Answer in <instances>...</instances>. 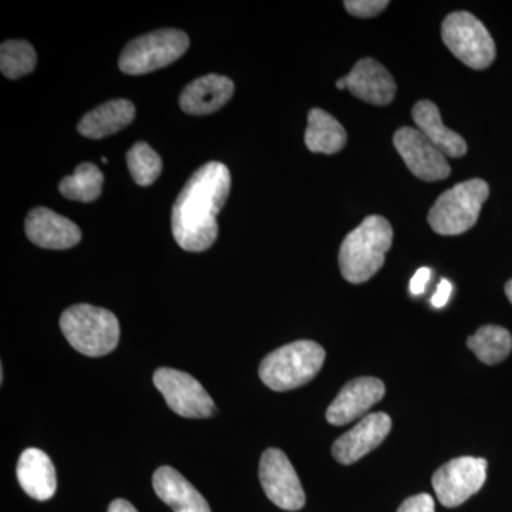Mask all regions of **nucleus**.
I'll return each mask as SVG.
<instances>
[{
	"label": "nucleus",
	"mask_w": 512,
	"mask_h": 512,
	"mask_svg": "<svg viewBox=\"0 0 512 512\" xmlns=\"http://www.w3.org/2000/svg\"><path fill=\"white\" fill-rule=\"evenodd\" d=\"M231 191V173L217 161L191 175L174 202L171 227L177 244L188 252L207 251L218 237L217 217Z\"/></svg>",
	"instance_id": "1"
},
{
	"label": "nucleus",
	"mask_w": 512,
	"mask_h": 512,
	"mask_svg": "<svg viewBox=\"0 0 512 512\" xmlns=\"http://www.w3.org/2000/svg\"><path fill=\"white\" fill-rule=\"evenodd\" d=\"M393 228L386 218L370 215L342 242L339 265L343 278L350 284H363L372 279L384 265L392 247Z\"/></svg>",
	"instance_id": "2"
},
{
	"label": "nucleus",
	"mask_w": 512,
	"mask_h": 512,
	"mask_svg": "<svg viewBox=\"0 0 512 512\" xmlns=\"http://www.w3.org/2000/svg\"><path fill=\"white\" fill-rule=\"evenodd\" d=\"M60 329L67 342L82 355L106 356L119 345V319L99 306L82 303L66 309L60 318Z\"/></svg>",
	"instance_id": "3"
},
{
	"label": "nucleus",
	"mask_w": 512,
	"mask_h": 512,
	"mask_svg": "<svg viewBox=\"0 0 512 512\" xmlns=\"http://www.w3.org/2000/svg\"><path fill=\"white\" fill-rule=\"evenodd\" d=\"M325 349L312 340H298L262 360L259 377L269 389L288 392L311 382L325 363Z\"/></svg>",
	"instance_id": "4"
},
{
	"label": "nucleus",
	"mask_w": 512,
	"mask_h": 512,
	"mask_svg": "<svg viewBox=\"0 0 512 512\" xmlns=\"http://www.w3.org/2000/svg\"><path fill=\"white\" fill-rule=\"evenodd\" d=\"M490 187L480 178L454 185L443 192L429 211L431 229L440 235H460L476 225Z\"/></svg>",
	"instance_id": "5"
},
{
	"label": "nucleus",
	"mask_w": 512,
	"mask_h": 512,
	"mask_svg": "<svg viewBox=\"0 0 512 512\" xmlns=\"http://www.w3.org/2000/svg\"><path fill=\"white\" fill-rule=\"evenodd\" d=\"M190 37L183 30L161 29L131 40L121 53L123 73L140 76L170 66L187 52Z\"/></svg>",
	"instance_id": "6"
},
{
	"label": "nucleus",
	"mask_w": 512,
	"mask_h": 512,
	"mask_svg": "<svg viewBox=\"0 0 512 512\" xmlns=\"http://www.w3.org/2000/svg\"><path fill=\"white\" fill-rule=\"evenodd\" d=\"M443 42L448 50L466 66L484 70L493 64L495 43L487 28L468 12L448 15L441 28Z\"/></svg>",
	"instance_id": "7"
},
{
	"label": "nucleus",
	"mask_w": 512,
	"mask_h": 512,
	"mask_svg": "<svg viewBox=\"0 0 512 512\" xmlns=\"http://www.w3.org/2000/svg\"><path fill=\"white\" fill-rule=\"evenodd\" d=\"M154 384L165 402L178 416L187 419H207L214 416L215 403L202 384L181 370L161 367L154 373Z\"/></svg>",
	"instance_id": "8"
},
{
	"label": "nucleus",
	"mask_w": 512,
	"mask_h": 512,
	"mask_svg": "<svg viewBox=\"0 0 512 512\" xmlns=\"http://www.w3.org/2000/svg\"><path fill=\"white\" fill-rule=\"evenodd\" d=\"M487 467V460L478 457L454 458L440 467L431 480L440 503L447 508L466 503L483 488Z\"/></svg>",
	"instance_id": "9"
},
{
	"label": "nucleus",
	"mask_w": 512,
	"mask_h": 512,
	"mask_svg": "<svg viewBox=\"0 0 512 512\" xmlns=\"http://www.w3.org/2000/svg\"><path fill=\"white\" fill-rule=\"evenodd\" d=\"M259 480L266 497L282 510L299 511L305 507V491L284 451L268 448L262 454Z\"/></svg>",
	"instance_id": "10"
},
{
	"label": "nucleus",
	"mask_w": 512,
	"mask_h": 512,
	"mask_svg": "<svg viewBox=\"0 0 512 512\" xmlns=\"http://www.w3.org/2000/svg\"><path fill=\"white\" fill-rule=\"evenodd\" d=\"M393 143L409 170L420 180L440 181L451 174L447 157L417 128H399Z\"/></svg>",
	"instance_id": "11"
},
{
	"label": "nucleus",
	"mask_w": 512,
	"mask_h": 512,
	"mask_svg": "<svg viewBox=\"0 0 512 512\" xmlns=\"http://www.w3.org/2000/svg\"><path fill=\"white\" fill-rule=\"evenodd\" d=\"M390 430L392 419L386 413L369 414L335 441L332 447L333 457L345 466L355 464L360 458L379 447L389 436Z\"/></svg>",
	"instance_id": "12"
},
{
	"label": "nucleus",
	"mask_w": 512,
	"mask_h": 512,
	"mask_svg": "<svg viewBox=\"0 0 512 512\" xmlns=\"http://www.w3.org/2000/svg\"><path fill=\"white\" fill-rule=\"evenodd\" d=\"M386 389L376 377H359L346 383L338 397L330 404L326 420L335 426H345L369 412L383 399Z\"/></svg>",
	"instance_id": "13"
},
{
	"label": "nucleus",
	"mask_w": 512,
	"mask_h": 512,
	"mask_svg": "<svg viewBox=\"0 0 512 512\" xmlns=\"http://www.w3.org/2000/svg\"><path fill=\"white\" fill-rule=\"evenodd\" d=\"M26 235L33 244L46 249H69L82 241V231L69 218L39 207L26 218Z\"/></svg>",
	"instance_id": "14"
},
{
	"label": "nucleus",
	"mask_w": 512,
	"mask_h": 512,
	"mask_svg": "<svg viewBox=\"0 0 512 512\" xmlns=\"http://www.w3.org/2000/svg\"><path fill=\"white\" fill-rule=\"evenodd\" d=\"M349 92L375 106H386L396 96V83L386 67L375 59H362L345 76Z\"/></svg>",
	"instance_id": "15"
},
{
	"label": "nucleus",
	"mask_w": 512,
	"mask_h": 512,
	"mask_svg": "<svg viewBox=\"0 0 512 512\" xmlns=\"http://www.w3.org/2000/svg\"><path fill=\"white\" fill-rule=\"evenodd\" d=\"M234 92L231 79L220 74H207L185 87L180 96V107L192 116H205L222 109Z\"/></svg>",
	"instance_id": "16"
},
{
	"label": "nucleus",
	"mask_w": 512,
	"mask_h": 512,
	"mask_svg": "<svg viewBox=\"0 0 512 512\" xmlns=\"http://www.w3.org/2000/svg\"><path fill=\"white\" fill-rule=\"evenodd\" d=\"M18 480L29 497L47 501L56 493V468L45 451L39 448H26L18 461Z\"/></svg>",
	"instance_id": "17"
},
{
	"label": "nucleus",
	"mask_w": 512,
	"mask_h": 512,
	"mask_svg": "<svg viewBox=\"0 0 512 512\" xmlns=\"http://www.w3.org/2000/svg\"><path fill=\"white\" fill-rule=\"evenodd\" d=\"M153 487L158 497L174 512H211L207 500L173 467H160L154 473Z\"/></svg>",
	"instance_id": "18"
},
{
	"label": "nucleus",
	"mask_w": 512,
	"mask_h": 512,
	"mask_svg": "<svg viewBox=\"0 0 512 512\" xmlns=\"http://www.w3.org/2000/svg\"><path fill=\"white\" fill-rule=\"evenodd\" d=\"M413 120L420 130L446 157L466 156L467 143L456 131L443 124L439 107L429 100H421L413 107Z\"/></svg>",
	"instance_id": "19"
},
{
	"label": "nucleus",
	"mask_w": 512,
	"mask_h": 512,
	"mask_svg": "<svg viewBox=\"0 0 512 512\" xmlns=\"http://www.w3.org/2000/svg\"><path fill=\"white\" fill-rule=\"evenodd\" d=\"M136 116V107L128 100H111L87 113L80 121L77 130L82 136L100 140L119 133Z\"/></svg>",
	"instance_id": "20"
},
{
	"label": "nucleus",
	"mask_w": 512,
	"mask_h": 512,
	"mask_svg": "<svg viewBox=\"0 0 512 512\" xmlns=\"http://www.w3.org/2000/svg\"><path fill=\"white\" fill-rule=\"evenodd\" d=\"M348 134L335 117L320 109L309 111L306 147L312 153L336 154L346 146Z\"/></svg>",
	"instance_id": "21"
},
{
	"label": "nucleus",
	"mask_w": 512,
	"mask_h": 512,
	"mask_svg": "<svg viewBox=\"0 0 512 512\" xmlns=\"http://www.w3.org/2000/svg\"><path fill=\"white\" fill-rule=\"evenodd\" d=\"M467 345L485 365H497L510 356L512 336L503 326L487 325L470 336Z\"/></svg>",
	"instance_id": "22"
},
{
	"label": "nucleus",
	"mask_w": 512,
	"mask_h": 512,
	"mask_svg": "<svg viewBox=\"0 0 512 512\" xmlns=\"http://www.w3.org/2000/svg\"><path fill=\"white\" fill-rule=\"evenodd\" d=\"M104 175L100 168L92 163H83L74 170V174L64 177L59 184L63 197L80 202H93L100 197Z\"/></svg>",
	"instance_id": "23"
},
{
	"label": "nucleus",
	"mask_w": 512,
	"mask_h": 512,
	"mask_svg": "<svg viewBox=\"0 0 512 512\" xmlns=\"http://www.w3.org/2000/svg\"><path fill=\"white\" fill-rule=\"evenodd\" d=\"M35 47L25 40H8L0 46V69L8 79H20L35 70Z\"/></svg>",
	"instance_id": "24"
},
{
	"label": "nucleus",
	"mask_w": 512,
	"mask_h": 512,
	"mask_svg": "<svg viewBox=\"0 0 512 512\" xmlns=\"http://www.w3.org/2000/svg\"><path fill=\"white\" fill-rule=\"evenodd\" d=\"M128 170L131 177L141 187L156 183L163 171V161L147 143L134 144L127 154Z\"/></svg>",
	"instance_id": "25"
},
{
	"label": "nucleus",
	"mask_w": 512,
	"mask_h": 512,
	"mask_svg": "<svg viewBox=\"0 0 512 512\" xmlns=\"http://www.w3.org/2000/svg\"><path fill=\"white\" fill-rule=\"evenodd\" d=\"M346 10L356 18H375L380 15L390 2L387 0H346Z\"/></svg>",
	"instance_id": "26"
},
{
	"label": "nucleus",
	"mask_w": 512,
	"mask_h": 512,
	"mask_svg": "<svg viewBox=\"0 0 512 512\" xmlns=\"http://www.w3.org/2000/svg\"><path fill=\"white\" fill-rule=\"evenodd\" d=\"M397 512H436V505L429 494L413 495L400 505Z\"/></svg>",
	"instance_id": "27"
},
{
	"label": "nucleus",
	"mask_w": 512,
	"mask_h": 512,
	"mask_svg": "<svg viewBox=\"0 0 512 512\" xmlns=\"http://www.w3.org/2000/svg\"><path fill=\"white\" fill-rule=\"evenodd\" d=\"M430 278L431 269L420 268L419 271L414 274L412 281H410V292H412V295H423L424 291H426L427 284H429Z\"/></svg>",
	"instance_id": "28"
},
{
	"label": "nucleus",
	"mask_w": 512,
	"mask_h": 512,
	"mask_svg": "<svg viewBox=\"0 0 512 512\" xmlns=\"http://www.w3.org/2000/svg\"><path fill=\"white\" fill-rule=\"evenodd\" d=\"M451 292H453V285L447 279H443L439 286H437V291L434 293L433 298H431V305L434 308H444L447 305L448 299H450Z\"/></svg>",
	"instance_id": "29"
},
{
	"label": "nucleus",
	"mask_w": 512,
	"mask_h": 512,
	"mask_svg": "<svg viewBox=\"0 0 512 512\" xmlns=\"http://www.w3.org/2000/svg\"><path fill=\"white\" fill-rule=\"evenodd\" d=\"M107 512H138L134 505H131L126 500H114L110 504L109 511Z\"/></svg>",
	"instance_id": "30"
},
{
	"label": "nucleus",
	"mask_w": 512,
	"mask_h": 512,
	"mask_svg": "<svg viewBox=\"0 0 512 512\" xmlns=\"http://www.w3.org/2000/svg\"><path fill=\"white\" fill-rule=\"evenodd\" d=\"M505 295H507L508 301L512 303V279L505 285Z\"/></svg>",
	"instance_id": "31"
},
{
	"label": "nucleus",
	"mask_w": 512,
	"mask_h": 512,
	"mask_svg": "<svg viewBox=\"0 0 512 512\" xmlns=\"http://www.w3.org/2000/svg\"><path fill=\"white\" fill-rule=\"evenodd\" d=\"M336 87H338L339 90L348 89V84H346L345 77H342V79H340L339 82H336Z\"/></svg>",
	"instance_id": "32"
}]
</instances>
